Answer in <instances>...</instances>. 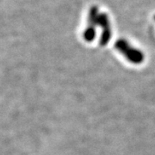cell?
Returning <instances> with one entry per match:
<instances>
[{
	"mask_svg": "<svg viewBox=\"0 0 155 155\" xmlns=\"http://www.w3.org/2000/svg\"><path fill=\"white\" fill-rule=\"evenodd\" d=\"M115 46H116V49L131 63L140 64L144 60L143 54L140 50L135 49L134 48L131 47L126 40L117 41Z\"/></svg>",
	"mask_w": 155,
	"mask_h": 155,
	"instance_id": "obj_1",
	"label": "cell"
},
{
	"mask_svg": "<svg viewBox=\"0 0 155 155\" xmlns=\"http://www.w3.org/2000/svg\"><path fill=\"white\" fill-rule=\"evenodd\" d=\"M98 9L97 6H92L89 11L88 26L84 33V38L88 42H91L94 40L96 36V30L95 27L97 25V19H98Z\"/></svg>",
	"mask_w": 155,
	"mask_h": 155,
	"instance_id": "obj_2",
	"label": "cell"
},
{
	"mask_svg": "<svg viewBox=\"0 0 155 155\" xmlns=\"http://www.w3.org/2000/svg\"><path fill=\"white\" fill-rule=\"evenodd\" d=\"M97 25L102 27V36L100 39V44L105 46L108 44L111 38V28L110 23L109 21L108 16L105 13H100L97 19Z\"/></svg>",
	"mask_w": 155,
	"mask_h": 155,
	"instance_id": "obj_3",
	"label": "cell"
}]
</instances>
